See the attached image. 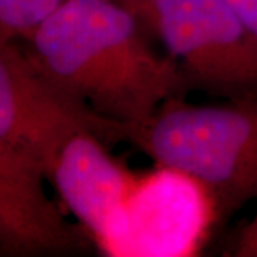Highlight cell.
I'll return each mask as SVG.
<instances>
[{
  "instance_id": "cell-4",
  "label": "cell",
  "mask_w": 257,
  "mask_h": 257,
  "mask_svg": "<svg viewBox=\"0 0 257 257\" xmlns=\"http://www.w3.org/2000/svg\"><path fill=\"white\" fill-rule=\"evenodd\" d=\"M80 128L111 142L113 123L59 92L15 42H0V147L49 180L59 150Z\"/></svg>"
},
{
  "instance_id": "cell-7",
  "label": "cell",
  "mask_w": 257,
  "mask_h": 257,
  "mask_svg": "<svg viewBox=\"0 0 257 257\" xmlns=\"http://www.w3.org/2000/svg\"><path fill=\"white\" fill-rule=\"evenodd\" d=\"M45 179L0 147V254L70 256L90 247L89 234L47 196Z\"/></svg>"
},
{
  "instance_id": "cell-3",
  "label": "cell",
  "mask_w": 257,
  "mask_h": 257,
  "mask_svg": "<svg viewBox=\"0 0 257 257\" xmlns=\"http://www.w3.org/2000/svg\"><path fill=\"white\" fill-rule=\"evenodd\" d=\"M163 42L186 80L236 99L257 93V40L226 0H127Z\"/></svg>"
},
{
  "instance_id": "cell-2",
  "label": "cell",
  "mask_w": 257,
  "mask_h": 257,
  "mask_svg": "<svg viewBox=\"0 0 257 257\" xmlns=\"http://www.w3.org/2000/svg\"><path fill=\"white\" fill-rule=\"evenodd\" d=\"M117 142L202 183L219 221L257 200V93L219 106H192L176 97L143 123L120 124Z\"/></svg>"
},
{
  "instance_id": "cell-9",
  "label": "cell",
  "mask_w": 257,
  "mask_h": 257,
  "mask_svg": "<svg viewBox=\"0 0 257 257\" xmlns=\"http://www.w3.org/2000/svg\"><path fill=\"white\" fill-rule=\"evenodd\" d=\"M234 254L241 257H257V211L253 219L240 230L236 240Z\"/></svg>"
},
{
  "instance_id": "cell-1",
  "label": "cell",
  "mask_w": 257,
  "mask_h": 257,
  "mask_svg": "<svg viewBox=\"0 0 257 257\" xmlns=\"http://www.w3.org/2000/svg\"><path fill=\"white\" fill-rule=\"evenodd\" d=\"M116 0H64L28 40L29 59L59 92L113 124H139L189 89L180 66L149 46Z\"/></svg>"
},
{
  "instance_id": "cell-8",
  "label": "cell",
  "mask_w": 257,
  "mask_h": 257,
  "mask_svg": "<svg viewBox=\"0 0 257 257\" xmlns=\"http://www.w3.org/2000/svg\"><path fill=\"white\" fill-rule=\"evenodd\" d=\"M64 0H0V42L28 40Z\"/></svg>"
},
{
  "instance_id": "cell-10",
  "label": "cell",
  "mask_w": 257,
  "mask_h": 257,
  "mask_svg": "<svg viewBox=\"0 0 257 257\" xmlns=\"http://www.w3.org/2000/svg\"><path fill=\"white\" fill-rule=\"evenodd\" d=\"M240 22L257 40V0H226Z\"/></svg>"
},
{
  "instance_id": "cell-5",
  "label": "cell",
  "mask_w": 257,
  "mask_h": 257,
  "mask_svg": "<svg viewBox=\"0 0 257 257\" xmlns=\"http://www.w3.org/2000/svg\"><path fill=\"white\" fill-rule=\"evenodd\" d=\"M216 224L207 189L182 172L157 166L139 173L111 256H193Z\"/></svg>"
},
{
  "instance_id": "cell-6",
  "label": "cell",
  "mask_w": 257,
  "mask_h": 257,
  "mask_svg": "<svg viewBox=\"0 0 257 257\" xmlns=\"http://www.w3.org/2000/svg\"><path fill=\"white\" fill-rule=\"evenodd\" d=\"M138 176L109 155L92 128H80L59 150L49 180L93 243L111 256Z\"/></svg>"
},
{
  "instance_id": "cell-11",
  "label": "cell",
  "mask_w": 257,
  "mask_h": 257,
  "mask_svg": "<svg viewBox=\"0 0 257 257\" xmlns=\"http://www.w3.org/2000/svg\"><path fill=\"white\" fill-rule=\"evenodd\" d=\"M116 2H119V3H124V2H127V0H116Z\"/></svg>"
}]
</instances>
